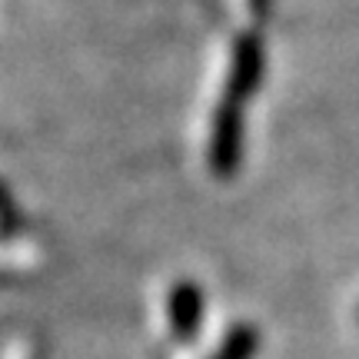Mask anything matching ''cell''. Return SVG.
Segmentation results:
<instances>
[{"label":"cell","instance_id":"3","mask_svg":"<svg viewBox=\"0 0 359 359\" xmlns=\"http://www.w3.org/2000/svg\"><path fill=\"white\" fill-rule=\"evenodd\" d=\"M167 313H170V333H173V339L190 343L193 336L200 333V320H203V290L193 280L173 283L167 299Z\"/></svg>","mask_w":359,"mask_h":359},{"label":"cell","instance_id":"2","mask_svg":"<svg viewBox=\"0 0 359 359\" xmlns=\"http://www.w3.org/2000/svg\"><path fill=\"white\" fill-rule=\"evenodd\" d=\"M263 43L257 34H240L233 40V57H230V80H226V97L246 103L259 90L263 80Z\"/></svg>","mask_w":359,"mask_h":359},{"label":"cell","instance_id":"4","mask_svg":"<svg viewBox=\"0 0 359 359\" xmlns=\"http://www.w3.org/2000/svg\"><path fill=\"white\" fill-rule=\"evenodd\" d=\"M257 349H259V330L243 323V326L230 330V336L219 343V349L210 359H253Z\"/></svg>","mask_w":359,"mask_h":359},{"label":"cell","instance_id":"1","mask_svg":"<svg viewBox=\"0 0 359 359\" xmlns=\"http://www.w3.org/2000/svg\"><path fill=\"white\" fill-rule=\"evenodd\" d=\"M243 167V103L223 97L213 114V133H210V170L217 177H233Z\"/></svg>","mask_w":359,"mask_h":359}]
</instances>
